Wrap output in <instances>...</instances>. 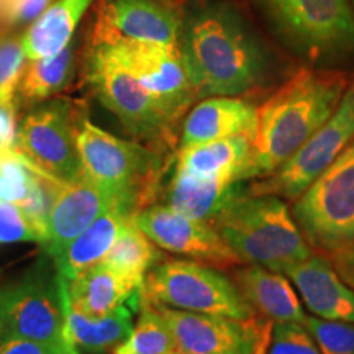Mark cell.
Instances as JSON below:
<instances>
[{"mask_svg":"<svg viewBox=\"0 0 354 354\" xmlns=\"http://www.w3.org/2000/svg\"><path fill=\"white\" fill-rule=\"evenodd\" d=\"M177 48L197 99L246 94L268 73L264 46L228 3H203L185 13Z\"/></svg>","mask_w":354,"mask_h":354,"instance_id":"cell-1","label":"cell"},{"mask_svg":"<svg viewBox=\"0 0 354 354\" xmlns=\"http://www.w3.org/2000/svg\"><path fill=\"white\" fill-rule=\"evenodd\" d=\"M348 87L333 71L302 69L258 109L246 180L268 177L290 159L331 117Z\"/></svg>","mask_w":354,"mask_h":354,"instance_id":"cell-2","label":"cell"},{"mask_svg":"<svg viewBox=\"0 0 354 354\" xmlns=\"http://www.w3.org/2000/svg\"><path fill=\"white\" fill-rule=\"evenodd\" d=\"M241 263L286 274L312 248L281 197L246 192L212 225Z\"/></svg>","mask_w":354,"mask_h":354,"instance_id":"cell-3","label":"cell"},{"mask_svg":"<svg viewBox=\"0 0 354 354\" xmlns=\"http://www.w3.org/2000/svg\"><path fill=\"white\" fill-rule=\"evenodd\" d=\"M77 149L84 172L133 214L153 205L167 167L165 153L140 141L117 138L86 117L79 125Z\"/></svg>","mask_w":354,"mask_h":354,"instance_id":"cell-4","label":"cell"},{"mask_svg":"<svg viewBox=\"0 0 354 354\" xmlns=\"http://www.w3.org/2000/svg\"><path fill=\"white\" fill-rule=\"evenodd\" d=\"M84 76L100 104L117 115L128 135L161 153L172 148L176 123L104 39L92 37Z\"/></svg>","mask_w":354,"mask_h":354,"instance_id":"cell-5","label":"cell"},{"mask_svg":"<svg viewBox=\"0 0 354 354\" xmlns=\"http://www.w3.org/2000/svg\"><path fill=\"white\" fill-rule=\"evenodd\" d=\"M140 295L154 305L233 318L259 313L246 302L234 282L198 261L166 259L146 274Z\"/></svg>","mask_w":354,"mask_h":354,"instance_id":"cell-6","label":"cell"},{"mask_svg":"<svg viewBox=\"0 0 354 354\" xmlns=\"http://www.w3.org/2000/svg\"><path fill=\"white\" fill-rule=\"evenodd\" d=\"M290 50L322 59L354 50V12L348 0H253Z\"/></svg>","mask_w":354,"mask_h":354,"instance_id":"cell-7","label":"cell"},{"mask_svg":"<svg viewBox=\"0 0 354 354\" xmlns=\"http://www.w3.org/2000/svg\"><path fill=\"white\" fill-rule=\"evenodd\" d=\"M305 240L323 251L354 245V143L295 198Z\"/></svg>","mask_w":354,"mask_h":354,"instance_id":"cell-8","label":"cell"},{"mask_svg":"<svg viewBox=\"0 0 354 354\" xmlns=\"http://www.w3.org/2000/svg\"><path fill=\"white\" fill-rule=\"evenodd\" d=\"M68 279L28 277L0 289V338H21L46 344L63 354L73 351L66 339Z\"/></svg>","mask_w":354,"mask_h":354,"instance_id":"cell-9","label":"cell"},{"mask_svg":"<svg viewBox=\"0 0 354 354\" xmlns=\"http://www.w3.org/2000/svg\"><path fill=\"white\" fill-rule=\"evenodd\" d=\"M84 115L76 102L55 99L33 107L17 133V149L44 174L61 183L74 180L82 172L77 131Z\"/></svg>","mask_w":354,"mask_h":354,"instance_id":"cell-10","label":"cell"},{"mask_svg":"<svg viewBox=\"0 0 354 354\" xmlns=\"http://www.w3.org/2000/svg\"><path fill=\"white\" fill-rule=\"evenodd\" d=\"M354 143V81L348 84L338 107L290 159L248 192L295 201L322 171Z\"/></svg>","mask_w":354,"mask_h":354,"instance_id":"cell-11","label":"cell"},{"mask_svg":"<svg viewBox=\"0 0 354 354\" xmlns=\"http://www.w3.org/2000/svg\"><path fill=\"white\" fill-rule=\"evenodd\" d=\"M183 354H268L274 322L263 315L233 318L156 305Z\"/></svg>","mask_w":354,"mask_h":354,"instance_id":"cell-12","label":"cell"},{"mask_svg":"<svg viewBox=\"0 0 354 354\" xmlns=\"http://www.w3.org/2000/svg\"><path fill=\"white\" fill-rule=\"evenodd\" d=\"M94 37L109 44L113 55L161 104L174 123L197 99L177 46L112 38L99 33H94Z\"/></svg>","mask_w":354,"mask_h":354,"instance_id":"cell-13","label":"cell"},{"mask_svg":"<svg viewBox=\"0 0 354 354\" xmlns=\"http://www.w3.org/2000/svg\"><path fill=\"white\" fill-rule=\"evenodd\" d=\"M131 218L154 245L171 253L216 268L243 264L212 225L179 214L169 205L153 203L133 214Z\"/></svg>","mask_w":354,"mask_h":354,"instance_id":"cell-14","label":"cell"},{"mask_svg":"<svg viewBox=\"0 0 354 354\" xmlns=\"http://www.w3.org/2000/svg\"><path fill=\"white\" fill-rule=\"evenodd\" d=\"M115 205H122L130 210L113 194L92 180L82 169L76 179L63 183L57 189L48 214L46 238L41 245L44 251L53 259L57 258L88 225L94 223L104 212Z\"/></svg>","mask_w":354,"mask_h":354,"instance_id":"cell-15","label":"cell"},{"mask_svg":"<svg viewBox=\"0 0 354 354\" xmlns=\"http://www.w3.org/2000/svg\"><path fill=\"white\" fill-rule=\"evenodd\" d=\"M183 19L166 0H104L95 33L177 46Z\"/></svg>","mask_w":354,"mask_h":354,"instance_id":"cell-16","label":"cell"},{"mask_svg":"<svg viewBox=\"0 0 354 354\" xmlns=\"http://www.w3.org/2000/svg\"><path fill=\"white\" fill-rule=\"evenodd\" d=\"M284 276L297 287L304 304L315 317L354 323V290L339 277L326 256H308L287 269Z\"/></svg>","mask_w":354,"mask_h":354,"instance_id":"cell-17","label":"cell"},{"mask_svg":"<svg viewBox=\"0 0 354 354\" xmlns=\"http://www.w3.org/2000/svg\"><path fill=\"white\" fill-rule=\"evenodd\" d=\"M258 128V109L238 97H207L185 117L180 148L232 136L253 140Z\"/></svg>","mask_w":354,"mask_h":354,"instance_id":"cell-18","label":"cell"},{"mask_svg":"<svg viewBox=\"0 0 354 354\" xmlns=\"http://www.w3.org/2000/svg\"><path fill=\"white\" fill-rule=\"evenodd\" d=\"M251 159V138L232 136L183 146L176 154V171L198 179L243 183Z\"/></svg>","mask_w":354,"mask_h":354,"instance_id":"cell-19","label":"cell"},{"mask_svg":"<svg viewBox=\"0 0 354 354\" xmlns=\"http://www.w3.org/2000/svg\"><path fill=\"white\" fill-rule=\"evenodd\" d=\"M234 284L259 315L274 323L304 322L302 304L284 274L251 264L234 272Z\"/></svg>","mask_w":354,"mask_h":354,"instance_id":"cell-20","label":"cell"},{"mask_svg":"<svg viewBox=\"0 0 354 354\" xmlns=\"http://www.w3.org/2000/svg\"><path fill=\"white\" fill-rule=\"evenodd\" d=\"M245 194L241 183L198 179L174 171L167 185L166 205L190 218L214 225L238 197Z\"/></svg>","mask_w":354,"mask_h":354,"instance_id":"cell-21","label":"cell"},{"mask_svg":"<svg viewBox=\"0 0 354 354\" xmlns=\"http://www.w3.org/2000/svg\"><path fill=\"white\" fill-rule=\"evenodd\" d=\"M143 282L99 264L91 271L68 281L71 308L87 317H104L112 313L128 299L135 297Z\"/></svg>","mask_w":354,"mask_h":354,"instance_id":"cell-22","label":"cell"},{"mask_svg":"<svg viewBox=\"0 0 354 354\" xmlns=\"http://www.w3.org/2000/svg\"><path fill=\"white\" fill-rule=\"evenodd\" d=\"M131 216V212L122 205H115L104 212L55 258L57 274L73 281L99 266Z\"/></svg>","mask_w":354,"mask_h":354,"instance_id":"cell-23","label":"cell"},{"mask_svg":"<svg viewBox=\"0 0 354 354\" xmlns=\"http://www.w3.org/2000/svg\"><path fill=\"white\" fill-rule=\"evenodd\" d=\"M94 0H55L21 37L28 59L56 55L68 46Z\"/></svg>","mask_w":354,"mask_h":354,"instance_id":"cell-24","label":"cell"},{"mask_svg":"<svg viewBox=\"0 0 354 354\" xmlns=\"http://www.w3.org/2000/svg\"><path fill=\"white\" fill-rule=\"evenodd\" d=\"M66 339L73 351L102 354L113 351L133 330L131 310L122 305L109 315L94 318L71 308L66 294Z\"/></svg>","mask_w":354,"mask_h":354,"instance_id":"cell-25","label":"cell"},{"mask_svg":"<svg viewBox=\"0 0 354 354\" xmlns=\"http://www.w3.org/2000/svg\"><path fill=\"white\" fill-rule=\"evenodd\" d=\"M77 41L71 39L68 46L56 55L28 59L17 91V105L35 107L51 95L64 91L76 73Z\"/></svg>","mask_w":354,"mask_h":354,"instance_id":"cell-26","label":"cell"},{"mask_svg":"<svg viewBox=\"0 0 354 354\" xmlns=\"http://www.w3.org/2000/svg\"><path fill=\"white\" fill-rule=\"evenodd\" d=\"M161 258L162 254L156 245L136 227L133 218H130L102 264L143 282L149 269Z\"/></svg>","mask_w":354,"mask_h":354,"instance_id":"cell-27","label":"cell"},{"mask_svg":"<svg viewBox=\"0 0 354 354\" xmlns=\"http://www.w3.org/2000/svg\"><path fill=\"white\" fill-rule=\"evenodd\" d=\"M141 313L136 326L112 354H171L176 351L172 331L158 307L140 295Z\"/></svg>","mask_w":354,"mask_h":354,"instance_id":"cell-28","label":"cell"},{"mask_svg":"<svg viewBox=\"0 0 354 354\" xmlns=\"http://www.w3.org/2000/svg\"><path fill=\"white\" fill-rule=\"evenodd\" d=\"M26 61L21 38H0V105H17L15 97Z\"/></svg>","mask_w":354,"mask_h":354,"instance_id":"cell-29","label":"cell"},{"mask_svg":"<svg viewBox=\"0 0 354 354\" xmlns=\"http://www.w3.org/2000/svg\"><path fill=\"white\" fill-rule=\"evenodd\" d=\"M305 328L313 336L322 354H354V323L304 318Z\"/></svg>","mask_w":354,"mask_h":354,"instance_id":"cell-30","label":"cell"},{"mask_svg":"<svg viewBox=\"0 0 354 354\" xmlns=\"http://www.w3.org/2000/svg\"><path fill=\"white\" fill-rule=\"evenodd\" d=\"M37 169L38 167L32 165L19 149L0 162V202H10L17 205L24 202Z\"/></svg>","mask_w":354,"mask_h":354,"instance_id":"cell-31","label":"cell"},{"mask_svg":"<svg viewBox=\"0 0 354 354\" xmlns=\"http://www.w3.org/2000/svg\"><path fill=\"white\" fill-rule=\"evenodd\" d=\"M268 354H322L320 348L299 322H277L272 326Z\"/></svg>","mask_w":354,"mask_h":354,"instance_id":"cell-32","label":"cell"},{"mask_svg":"<svg viewBox=\"0 0 354 354\" xmlns=\"http://www.w3.org/2000/svg\"><path fill=\"white\" fill-rule=\"evenodd\" d=\"M37 241V233L17 203L0 202V243Z\"/></svg>","mask_w":354,"mask_h":354,"instance_id":"cell-33","label":"cell"},{"mask_svg":"<svg viewBox=\"0 0 354 354\" xmlns=\"http://www.w3.org/2000/svg\"><path fill=\"white\" fill-rule=\"evenodd\" d=\"M55 0H0V19L10 25H32Z\"/></svg>","mask_w":354,"mask_h":354,"instance_id":"cell-34","label":"cell"},{"mask_svg":"<svg viewBox=\"0 0 354 354\" xmlns=\"http://www.w3.org/2000/svg\"><path fill=\"white\" fill-rule=\"evenodd\" d=\"M325 253L339 277L354 290V245L335 248Z\"/></svg>","mask_w":354,"mask_h":354,"instance_id":"cell-35","label":"cell"},{"mask_svg":"<svg viewBox=\"0 0 354 354\" xmlns=\"http://www.w3.org/2000/svg\"><path fill=\"white\" fill-rule=\"evenodd\" d=\"M17 107L19 105H0V145L7 148H17Z\"/></svg>","mask_w":354,"mask_h":354,"instance_id":"cell-36","label":"cell"},{"mask_svg":"<svg viewBox=\"0 0 354 354\" xmlns=\"http://www.w3.org/2000/svg\"><path fill=\"white\" fill-rule=\"evenodd\" d=\"M0 354H63L46 344L21 338H0Z\"/></svg>","mask_w":354,"mask_h":354,"instance_id":"cell-37","label":"cell"},{"mask_svg":"<svg viewBox=\"0 0 354 354\" xmlns=\"http://www.w3.org/2000/svg\"><path fill=\"white\" fill-rule=\"evenodd\" d=\"M15 151H17V148H7V146L0 145V162L6 161L7 158H10Z\"/></svg>","mask_w":354,"mask_h":354,"instance_id":"cell-38","label":"cell"},{"mask_svg":"<svg viewBox=\"0 0 354 354\" xmlns=\"http://www.w3.org/2000/svg\"><path fill=\"white\" fill-rule=\"evenodd\" d=\"M171 354H183V353H177V351H174V353H171Z\"/></svg>","mask_w":354,"mask_h":354,"instance_id":"cell-39","label":"cell"}]
</instances>
